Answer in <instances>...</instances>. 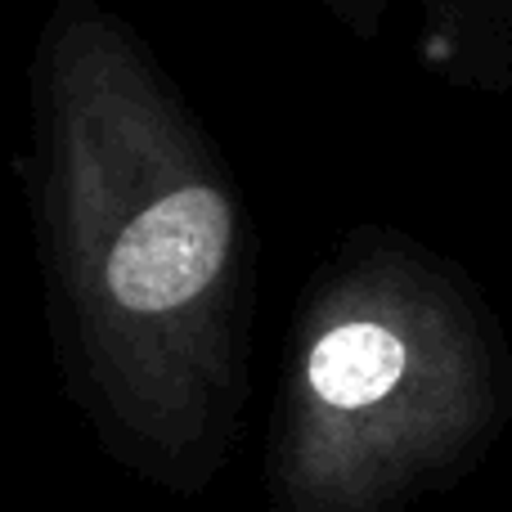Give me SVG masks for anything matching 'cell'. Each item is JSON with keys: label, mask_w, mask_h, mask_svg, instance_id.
Returning <instances> with one entry per match:
<instances>
[{"label": "cell", "mask_w": 512, "mask_h": 512, "mask_svg": "<svg viewBox=\"0 0 512 512\" xmlns=\"http://www.w3.org/2000/svg\"><path fill=\"white\" fill-rule=\"evenodd\" d=\"M23 198L63 400L117 468L203 495L252 396L261 239L221 140L108 0H50L36 27Z\"/></svg>", "instance_id": "6da1fadb"}, {"label": "cell", "mask_w": 512, "mask_h": 512, "mask_svg": "<svg viewBox=\"0 0 512 512\" xmlns=\"http://www.w3.org/2000/svg\"><path fill=\"white\" fill-rule=\"evenodd\" d=\"M512 423V337L436 243L360 221L306 274L265 427V512H409Z\"/></svg>", "instance_id": "7a4b0ae2"}, {"label": "cell", "mask_w": 512, "mask_h": 512, "mask_svg": "<svg viewBox=\"0 0 512 512\" xmlns=\"http://www.w3.org/2000/svg\"><path fill=\"white\" fill-rule=\"evenodd\" d=\"M427 77L459 95H512V0H405Z\"/></svg>", "instance_id": "3957f363"}, {"label": "cell", "mask_w": 512, "mask_h": 512, "mask_svg": "<svg viewBox=\"0 0 512 512\" xmlns=\"http://www.w3.org/2000/svg\"><path fill=\"white\" fill-rule=\"evenodd\" d=\"M306 5L319 9L337 32H346L360 45L378 41V36L387 32V18H391V0H306Z\"/></svg>", "instance_id": "277c9868"}]
</instances>
